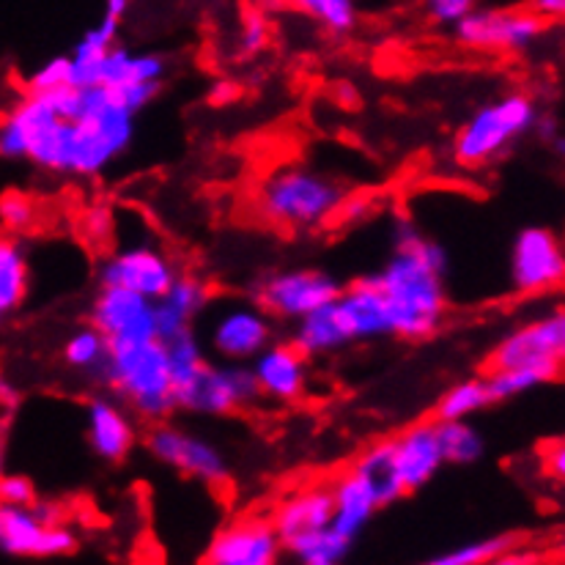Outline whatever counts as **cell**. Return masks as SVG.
<instances>
[{
  "label": "cell",
  "mask_w": 565,
  "mask_h": 565,
  "mask_svg": "<svg viewBox=\"0 0 565 565\" xmlns=\"http://www.w3.org/2000/svg\"><path fill=\"white\" fill-rule=\"evenodd\" d=\"M135 118L102 86L25 92L0 118V160L55 177H99L129 151Z\"/></svg>",
  "instance_id": "obj_1"
},
{
  "label": "cell",
  "mask_w": 565,
  "mask_h": 565,
  "mask_svg": "<svg viewBox=\"0 0 565 565\" xmlns=\"http://www.w3.org/2000/svg\"><path fill=\"white\" fill-rule=\"evenodd\" d=\"M448 250L415 223H401L379 273L369 275L387 308L390 338L426 341L448 319Z\"/></svg>",
  "instance_id": "obj_2"
},
{
  "label": "cell",
  "mask_w": 565,
  "mask_h": 565,
  "mask_svg": "<svg viewBox=\"0 0 565 565\" xmlns=\"http://www.w3.org/2000/svg\"><path fill=\"white\" fill-rule=\"evenodd\" d=\"M347 184L313 166L275 168L256 192V209L282 231H316L330 223L347 203Z\"/></svg>",
  "instance_id": "obj_3"
},
{
  "label": "cell",
  "mask_w": 565,
  "mask_h": 565,
  "mask_svg": "<svg viewBox=\"0 0 565 565\" xmlns=\"http://www.w3.org/2000/svg\"><path fill=\"white\" fill-rule=\"evenodd\" d=\"M99 376L110 384L118 401L143 420L160 423L177 409L168 349L157 335L107 343V360Z\"/></svg>",
  "instance_id": "obj_4"
},
{
  "label": "cell",
  "mask_w": 565,
  "mask_h": 565,
  "mask_svg": "<svg viewBox=\"0 0 565 565\" xmlns=\"http://www.w3.org/2000/svg\"><path fill=\"white\" fill-rule=\"evenodd\" d=\"M539 113V102L524 92L502 94L486 102L456 132V162L465 168L491 166L533 132Z\"/></svg>",
  "instance_id": "obj_5"
},
{
  "label": "cell",
  "mask_w": 565,
  "mask_h": 565,
  "mask_svg": "<svg viewBox=\"0 0 565 565\" xmlns=\"http://www.w3.org/2000/svg\"><path fill=\"white\" fill-rule=\"evenodd\" d=\"M201 316L209 352L223 363H250L275 341V319L256 299H220Z\"/></svg>",
  "instance_id": "obj_6"
},
{
  "label": "cell",
  "mask_w": 565,
  "mask_h": 565,
  "mask_svg": "<svg viewBox=\"0 0 565 565\" xmlns=\"http://www.w3.org/2000/svg\"><path fill=\"white\" fill-rule=\"evenodd\" d=\"M77 550V535L61 524V511L50 502L3 505L0 502V552L9 557H70Z\"/></svg>",
  "instance_id": "obj_7"
},
{
  "label": "cell",
  "mask_w": 565,
  "mask_h": 565,
  "mask_svg": "<svg viewBox=\"0 0 565 565\" xmlns=\"http://www.w3.org/2000/svg\"><path fill=\"white\" fill-rule=\"evenodd\" d=\"M177 409L192 415L223 417L245 409L262 398L253 379L250 363H203L188 382L173 390Z\"/></svg>",
  "instance_id": "obj_8"
},
{
  "label": "cell",
  "mask_w": 565,
  "mask_h": 565,
  "mask_svg": "<svg viewBox=\"0 0 565 565\" xmlns=\"http://www.w3.org/2000/svg\"><path fill=\"white\" fill-rule=\"evenodd\" d=\"M550 22L530 9H475L450 31L461 47L475 53H524L541 42Z\"/></svg>",
  "instance_id": "obj_9"
},
{
  "label": "cell",
  "mask_w": 565,
  "mask_h": 565,
  "mask_svg": "<svg viewBox=\"0 0 565 565\" xmlns=\"http://www.w3.org/2000/svg\"><path fill=\"white\" fill-rule=\"evenodd\" d=\"M343 282L324 269L299 267L269 273L253 288V299L267 310L273 319L297 321L313 313L321 305L332 302L341 294Z\"/></svg>",
  "instance_id": "obj_10"
},
{
  "label": "cell",
  "mask_w": 565,
  "mask_h": 565,
  "mask_svg": "<svg viewBox=\"0 0 565 565\" xmlns=\"http://www.w3.org/2000/svg\"><path fill=\"white\" fill-rule=\"evenodd\" d=\"M565 363V313L555 308L527 324L508 332L494 352L489 354V369H541L561 376Z\"/></svg>",
  "instance_id": "obj_11"
},
{
  "label": "cell",
  "mask_w": 565,
  "mask_h": 565,
  "mask_svg": "<svg viewBox=\"0 0 565 565\" xmlns=\"http://www.w3.org/2000/svg\"><path fill=\"white\" fill-rule=\"evenodd\" d=\"M565 278V253L561 236L544 225H527L519 231L508 253V282L516 294L555 291Z\"/></svg>",
  "instance_id": "obj_12"
},
{
  "label": "cell",
  "mask_w": 565,
  "mask_h": 565,
  "mask_svg": "<svg viewBox=\"0 0 565 565\" xmlns=\"http://www.w3.org/2000/svg\"><path fill=\"white\" fill-rule=\"evenodd\" d=\"M146 448L168 470L203 480L209 486H220L231 478L228 459L217 445L173 423H157L146 437Z\"/></svg>",
  "instance_id": "obj_13"
},
{
  "label": "cell",
  "mask_w": 565,
  "mask_h": 565,
  "mask_svg": "<svg viewBox=\"0 0 565 565\" xmlns=\"http://www.w3.org/2000/svg\"><path fill=\"white\" fill-rule=\"evenodd\" d=\"M177 278L179 269L173 258L162 247L149 245V242H132V245L118 247L99 264V273H96L99 286L127 288L151 302L160 299Z\"/></svg>",
  "instance_id": "obj_14"
},
{
  "label": "cell",
  "mask_w": 565,
  "mask_h": 565,
  "mask_svg": "<svg viewBox=\"0 0 565 565\" xmlns=\"http://www.w3.org/2000/svg\"><path fill=\"white\" fill-rule=\"evenodd\" d=\"M282 557V541L269 519H239L220 530L206 546L209 565H275Z\"/></svg>",
  "instance_id": "obj_15"
},
{
  "label": "cell",
  "mask_w": 565,
  "mask_h": 565,
  "mask_svg": "<svg viewBox=\"0 0 565 565\" xmlns=\"http://www.w3.org/2000/svg\"><path fill=\"white\" fill-rule=\"evenodd\" d=\"M92 324L107 343L140 341L157 335L154 302L118 286H99L92 302Z\"/></svg>",
  "instance_id": "obj_16"
},
{
  "label": "cell",
  "mask_w": 565,
  "mask_h": 565,
  "mask_svg": "<svg viewBox=\"0 0 565 565\" xmlns=\"http://www.w3.org/2000/svg\"><path fill=\"white\" fill-rule=\"evenodd\" d=\"M72 66V64H70ZM168 64L154 53H129L127 47H107L88 64L77 66L70 75V86H102L121 88L135 83H162Z\"/></svg>",
  "instance_id": "obj_17"
},
{
  "label": "cell",
  "mask_w": 565,
  "mask_h": 565,
  "mask_svg": "<svg viewBox=\"0 0 565 565\" xmlns=\"http://www.w3.org/2000/svg\"><path fill=\"white\" fill-rule=\"evenodd\" d=\"M390 445V461H393V472L398 478L404 494L420 491L434 480V475L445 467L443 450L437 443V428L434 423H420L398 437L387 439Z\"/></svg>",
  "instance_id": "obj_18"
},
{
  "label": "cell",
  "mask_w": 565,
  "mask_h": 565,
  "mask_svg": "<svg viewBox=\"0 0 565 565\" xmlns=\"http://www.w3.org/2000/svg\"><path fill=\"white\" fill-rule=\"evenodd\" d=\"M258 395L275 404H294L308 387V358L294 343L273 341L250 360Z\"/></svg>",
  "instance_id": "obj_19"
},
{
  "label": "cell",
  "mask_w": 565,
  "mask_h": 565,
  "mask_svg": "<svg viewBox=\"0 0 565 565\" xmlns=\"http://www.w3.org/2000/svg\"><path fill=\"white\" fill-rule=\"evenodd\" d=\"M86 437L96 459L118 465L135 448L138 434L121 401L92 398L86 404Z\"/></svg>",
  "instance_id": "obj_20"
},
{
  "label": "cell",
  "mask_w": 565,
  "mask_h": 565,
  "mask_svg": "<svg viewBox=\"0 0 565 565\" xmlns=\"http://www.w3.org/2000/svg\"><path fill=\"white\" fill-rule=\"evenodd\" d=\"M209 288L206 282L179 275L160 299H154V330L160 341L182 335L192 330V321L206 310Z\"/></svg>",
  "instance_id": "obj_21"
},
{
  "label": "cell",
  "mask_w": 565,
  "mask_h": 565,
  "mask_svg": "<svg viewBox=\"0 0 565 565\" xmlns=\"http://www.w3.org/2000/svg\"><path fill=\"white\" fill-rule=\"evenodd\" d=\"M330 489H332L330 527L354 544L382 505H379L374 489L365 483L363 475L354 470L341 475Z\"/></svg>",
  "instance_id": "obj_22"
},
{
  "label": "cell",
  "mask_w": 565,
  "mask_h": 565,
  "mask_svg": "<svg viewBox=\"0 0 565 565\" xmlns=\"http://www.w3.org/2000/svg\"><path fill=\"white\" fill-rule=\"evenodd\" d=\"M332 519V489L324 483L305 486V489L294 491L288 500H282L275 511V530H278L282 544L299 539L313 530L330 527Z\"/></svg>",
  "instance_id": "obj_23"
},
{
  "label": "cell",
  "mask_w": 565,
  "mask_h": 565,
  "mask_svg": "<svg viewBox=\"0 0 565 565\" xmlns=\"http://www.w3.org/2000/svg\"><path fill=\"white\" fill-rule=\"evenodd\" d=\"M291 343L305 358H324V354L341 352L343 347H349V338L338 321L332 302L321 305L319 310L294 321Z\"/></svg>",
  "instance_id": "obj_24"
},
{
  "label": "cell",
  "mask_w": 565,
  "mask_h": 565,
  "mask_svg": "<svg viewBox=\"0 0 565 565\" xmlns=\"http://www.w3.org/2000/svg\"><path fill=\"white\" fill-rule=\"evenodd\" d=\"M31 288V264L28 253L17 236L0 231V316H9L22 308Z\"/></svg>",
  "instance_id": "obj_25"
},
{
  "label": "cell",
  "mask_w": 565,
  "mask_h": 565,
  "mask_svg": "<svg viewBox=\"0 0 565 565\" xmlns=\"http://www.w3.org/2000/svg\"><path fill=\"white\" fill-rule=\"evenodd\" d=\"M352 546V541L338 535L332 527H321L282 544V552H288L294 563L302 565H338L347 561Z\"/></svg>",
  "instance_id": "obj_26"
},
{
  "label": "cell",
  "mask_w": 565,
  "mask_h": 565,
  "mask_svg": "<svg viewBox=\"0 0 565 565\" xmlns=\"http://www.w3.org/2000/svg\"><path fill=\"white\" fill-rule=\"evenodd\" d=\"M434 428L445 465L465 467L483 459L486 439L470 420H434Z\"/></svg>",
  "instance_id": "obj_27"
},
{
  "label": "cell",
  "mask_w": 565,
  "mask_h": 565,
  "mask_svg": "<svg viewBox=\"0 0 565 565\" xmlns=\"http://www.w3.org/2000/svg\"><path fill=\"white\" fill-rule=\"evenodd\" d=\"M127 9H129V0H105V14H102V20L96 22L94 28H88V31L83 33L81 42L75 44V50H72L70 55L72 70L88 64V61H94L96 55H102L107 47L116 44L118 31H121V22L124 17H127Z\"/></svg>",
  "instance_id": "obj_28"
},
{
  "label": "cell",
  "mask_w": 565,
  "mask_h": 565,
  "mask_svg": "<svg viewBox=\"0 0 565 565\" xmlns=\"http://www.w3.org/2000/svg\"><path fill=\"white\" fill-rule=\"evenodd\" d=\"M352 470L363 475L365 483L374 489L379 505H382V508L393 505V502H398L401 497H406L404 489H401L398 478H395V472H393V461H390L387 439H384V443H376L374 448L365 450V454L360 456L358 465H354Z\"/></svg>",
  "instance_id": "obj_29"
},
{
  "label": "cell",
  "mask_w": 565,
  "mask_h": 565,
  "mask_svg": "<svg viewBox=\"0 0 565 565\" xmlns=\"http://www.w3.org/2000/svg\"><path fill=\"white\" fill-rule=\"evenodd\" d=\"M491 395L483 376L465 379V382L450 384L437 401V420H470L478 412L489 409Z\"/></svg>",
  "instance_id": "obj_30"
},
{
  "label": "cell",
  "mask_w": 565,
  "mask_h": 565,
  "mask_svg": "<svg viewBox=\"0 0 565 565\" xmlns=\"http://www.w3.org/2000/svg\"><path fill=\"white\" fill-rule=\"evenodd\" d=\"M61 358L72 371L81 374H99L107 360V338L94 324L77 327L64 341Z\"/></svg>",
  "instance_id": "obj_31"
},
{
  "label": "cell",
  "mask_w": 565,
  "mask_h": 565,
  "mask_svg": "<svg viewBox=\"0 0 565 565\" xmlns=\"http://www.w3.org/2000/svg\"><path fill=\"white\" fill-rule=\"evenodd\" d=\"M486 379V387H489L491 404H500V401H511L516 395L533 393V390L544 387V384L555 382V376L546 374L541 369H489Z\"/></svg>",
  "instance_id": "obj_32"
},
{
  "label": "cell",
  "mask_w": 565,
  "mask_h": 565,
  "mask_svg": "<svg viewBox=\"0 0 565 565\" xmlns=\"http://www.w3.org/2000/svg\"><path fill=\"white\" fill-rule=\"evenodd\" d=\"M511 546H516L513 535H489V539L467 541L445 555L431 557V565H494Z\"/></svg>",
  "instance_id": "obj_33"
},
{
  "label": "cell",
  "mask_w": 565,
  "mask_h": 565,
  "mask_svg": "<svg viewBox=\"0 0 565 565\" xmlns=\"http://www.w3.org/2000/svg\"><path fill=\"white\" fill-rule=\"evenodd\" d=\"M291 3L335 36L349 33L358 22V0H291Z\"/></svg>",
  "instance_id": "obj_34"
},
{
  "label": "cell",
  "mask_w": 565,
  "mask_h": 565,
  "mask_svg": "<svg viewBox=\"0 0 565 565\" xmlns=\"http://www.w3.org/2000/svg\"><path fill=\"white\" fill-rule=\"evenodd\" d=\"M166 349H168V363H171L173 390H177L179 384L188 382V379L195 374L203 363H206L201 338H198L192 330L171 338V341H166Z\"/></svg>",
  "instance_id": "obj_35"
},
{
  "label": "cell",
  "mask_w": 565,
  "mask_h": 565,
  "mask_svg": "<svg viewBox=\"0 0 565 565\" xmlns=\"http://www.w3.org/2000/svg\"><path fill=\"white\" fill-rule=\"evenodd\" d=\"M39 223V206L25 192H3L0 195V231L11 236L28 234Z\"/></svg>",
  "instance_id": "obj_36"
},
{
  "label": "cell",
  "mask_w": 565,
  "mask_h": 565,
  "mask_svg": "<svg viewBox=\"0 0 565 565\" xmlns=\"http://www.w3.org/2000/svg\"><path fill=\"white\" fill-rule=\"evenodd\" d=\"M70 55H55V58L44 61L31 77H28V92H50V88L70 86Z\"/></svg>",
  "instance_id": "obj_37"
},
{
  "label": "cell",
  "mask_w": 565,
  "mask_h": 565,
  "mask_svg": "<svg viewBox=\"0 0 565 565\" xmlns=\"http://www.w3.org/2000/svg\"><path fill=\"white\" fill-rule=\"evenodd\" d=\"M269 36H273V31H269L267 17L258 14V11H250V14L245 17V22H242L239 50L245 55L262 53V50L269 44Z\"/></svg>",
  "instance_id": "obj_38"
},
{
  "label": "cell",
  "mask_w": 565,
  "mask_h": 565,
  "mask_svg": "<svg viewBox=\"0 0 565 565\" xmlns=\"http://www.w3.org/2000/svg\"><path fill=\"white\" fill-rule=\"evenodd\" d=\"M36 500V486L28 475L0 472V502L3 505H31Z\"/></svg>",
  "instance_id": "obj_39"
},
{
  "label": "cell",
  "mask_w": 565,
  "mask_h": 565,
  "mask_svg": "<svg viewBox=\"0 0 565 565\" xmlns=\"http://www.w3.org/2000/svg\"><path fill=\"white\" fill-rule=\"evenodd\" d=\"M428 20L439 28H454L475 9V0H423Z\"/></svg>",
  "instance_id": "obj_40"
},
{
  "label": "cell",
  "mask_w": 565,
  "mask_h": 565,
  "mask_svg": "<svg viewBox=\"0 0 565 565\" xmlns=\"http://www.w3.org/2000/svg\"><path fill=\"white\" fill-rule=\"evenodd\" d=\"M544 467H546V475L555 480H563L565 478V445L563 439H555V443H550V448H546L544 454Z\"/></svg>",
  "instance_id": "obj_41"
},
{
  "label": "cell",
  "mask_w": 565,
  "mask_h": 565,
  "mask_svg": "<svg viewBox=\"0 0 565 565\" xmlns=\"http://www.w3.org/2000/svg\"><path fill=\"white\" fill-rule=\"evenodd\" d=\"M530 11H533V14H539L541 20H546V22L563 20L565 0H530Z\"/></svg>",
  "instance_id": "obj_42"
},
{
  "label": "cell",
  "mask_w": 565,
  "mask_h": 565,
  "mask_svg": "<svg viewBox=\"0 0 565 565\" xmlns=\"http://www.w3.org/2000/svg\"><path fill=\"white\" fill-rule=\"evenodd\" d=\"M214 99H231V96H234V86H231V83H217V86H214Z\"/></svg>",
  "instance_id": "obj_43"
},
{
  "label": "cell",
  "mask_w": 565,
  "mask_h": 565,
  "mask_svg": "<svg viewBox=\"0 0 565 565\" xmlns=\"http://www.w3.org/2000/svg\"><path fill=\"white\" fill-rule=\"evenodd\" d=\"M0 401H17V393H14V387H11L9 382H6V379H0Z\"/></svg>",
  "instance_id": "obj_44"
},
{
  "label": "cell",
  "mask_w": 565,
  "mask_h": 565,
  "mask_svg": "<svg viewBox=\"0 0 565 565\" xmlns=\"http://www.w3.org/2000/svg\"><path fill=\"white\" fill-rule=\"evenodd\" d=\"M0 327H3V316H0Z\"/></svg>",
  "instance_id": "obj_45"
}]
</instances>
